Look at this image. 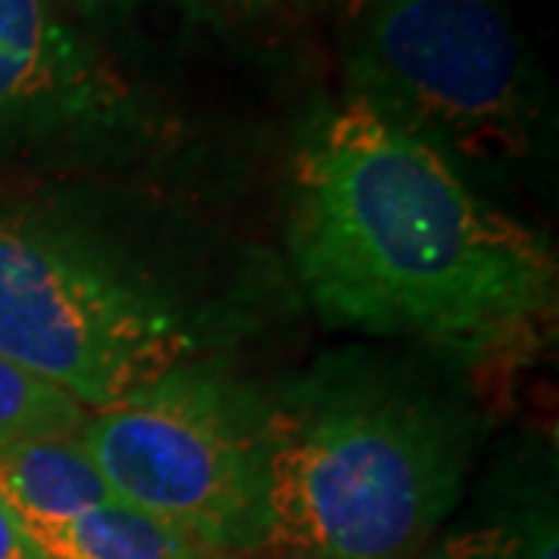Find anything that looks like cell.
Returning <instances> with one entry per match:
<instances>
[{
  "label": "cell",
  "mask_w": 559,
  "mask_h": 559,
  "mask_svg": "<svg viewBox=\"0 0 559 559\" xmlns=\"http://www.w3.org/2000/svg\"><path fill=\"white\" fill-rule=\"evenodd\" d=\"M91 411L60 385L0 358V451L38 439L81 436Z\"/></svg>",
  "instance_id": "cell-9"
},
{
  "label": "cell",
  "mask_w": 559,
  "mask_h": 559,
  "mask_svg": "<svg viewBox=\"0 0 559 559\" xmlns=\"http://www.w3.org/2000/svg\"><path fill=\"white\" fill-rule=\"evenodd\" d=\"M289 252L333 323L476 348L550 301V249L473 197L457 165L358 97L323 112L293 168Z\"/></svg>",
  "instance_id": "cell-1"
},
{
  "label": "cell",
  "mask_w": 559,
  "mask_h": 559,
  "mask_svg": "<svg viewBox=\"0 0 559 559\" xmlns=\"http://www.w3.org/2000/svg\"><path fill=\"white\" fill-rule=\"evenodd\" d=\"M81 441L112 495L202 550L261 544L259 441L212 382L171 373L91 411Z\"/></svg>",
  "instance_id": "cell-5"
},
{
  "label": "cell",
  "mask_w": 559,
  "mask_h": 559,
  "mask_svg": "<svg viewBox=\"0 0 559 559\" xmlns=\"http://www.w3.org/2000/svg\"><path fill=\"white\" fill-rule=\"evenodd\" d=\"M66 3L87 20H112V16L131 13L143 0H66Z\"/></svg>",
  "instance_id": "cell-12"
},
{
  "label": "cell",
  "mask_w": 559,
  "mask_h": 559,
  "mask_svg": "<svg viewBox=\"0 0 559 559\" xmlns=\"http://www.w3.org/2000/svg\"><path fill=\"white\" fill-rule=\"evenodd\" d=\"M0 500L16 513L22 528H32L119 498L106 485L81 436H66L22 441L0 451Z\"/></svg>",
  "instance_id": "cell-7"
},
{
  "label": "cell",
  "mask_w": 559,
  "mask_h": 559,
  "mask_svg": "<svg viewBox=\"0 0 559 559\" xmlns=\"http://www.w3.org/2000/svg\"><path fill=\"white\" fill-rule=\"evenodd\" d=\"M205 3H218L224 10H234V13H246V16H255L264 13L274 0H205Z\"/></svg>",
  "instance_id": "cell-13"
},
{
  "label": "cell",
  "mask_w": 559,
  "mask_h": 559,
  "mask_svg": "<svg viewBox=\"0 0 559 559\" xmlns=\"http://www.w3.org/2000/svg\"><path fill=\"white\" fill-rule=\"evenodd\" d=\"M138 128L131 84L53 0H0V153L103 150Z\"/></svg>",
  "instance_id": "cell-6"
},
{
  "label": "cell",
  "mask_w": 559,
  "mask_h": 559,
  "mask_svg": "<svg viewBox=\"0 0 559 559\" xmlns=\"http://www.w3.org/2000/svg\"><path fill=\"white\" fill-rule=\"evenodd\" d=\"M429 559H559L557 516L550 510H525L463 528L441 540Z\"/></svg>",
  "instance_id": "cell-10"
},
{
  "label": "cell",
  "mask_w": 559,
  "mask_h": 559,
  "mask_svg": "<svg viewBox=\"0 0 559 559\" xmlns=\"http://www.w3.org/2000/svg\"><path fill=\"white\" fill-rule=\"evenodd\" d=\"M44 559H209L200 544L138 507L109 500L69 520L25 528Z\"/></svg>",
  "instance_id": "cell-8"
},
{
  "label": "cell",
  "mask_w": 559,
  "mask_h": 559,
  "mask_svg": "<svg viewBox=\"0 0 559 559\" xmlns=\"http://www.w3.org/2000/svg\"><path fill=\"white\" fill-rule=\"evenodd\" d=\"M190 355L193 333L150 280L75 230L0 221V358L100 411Z\"/></svg>",
  "instance_id": "cell-4"
},
{
  "label": "cell",
  "mask_w": 559,
  "mask_h": 559,
  "mask_svg": "<svg viewBox=\"0 0 559 559\" xmlns=\"http://www.w3.org/2000/svg\"><path fill=\"white\" fill-rule=\"evenodd\" d=\"M348 97L444 159L528 156L540 103L500 0H358L345 35Z\"/></svg>",
  "instance_id": "cell-3"
},
{
  "label": "cell",
  "mask_w": 559,
  "mask_h": 559,
  "mask_svg": "<svg viewBox=\"0 0 559 559\" xmlns=\"http://www.w3.org/2000/svg\"><path fill=\"white\" fill-rule=\"evenodd\" d=\"M296 7H301V10H314V7H320V3H326V0H293Z\"/></svg>",
  "instance_id": "cell-14"
},
{
  "label": "cell",
  "mask_w": 559,
  "mask_h": 559,
  "mask_svg": "<svg viewBox=\"0 0 559 559\" xmlns=\"http://www.w3.org/2000/svg\"><path fill=\"white\" fill-rule=\"evenodd\" d=\"M255 441L259 547L280 559H417L466 466L454 419L382 389L289 401Z\"/></svg>",
  "instance_id": "cell-2"
},
{
  "label": "cell",
  "mask_w": 559,
  "mask_h": 559,
  "mask_svg": "<svg viewBox=\"0 0 559 559\" xmlns=\"http://www.w3.org/2000/svg\"><path fill=\"white\" fill-rule=\"evenodd\" d=\"M0 559H44L38 544L25 535L16 513L0 500Z\"/></svg>",
  "instance_id": "cell-11"
}]
</instances>
